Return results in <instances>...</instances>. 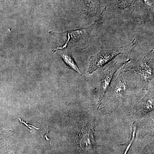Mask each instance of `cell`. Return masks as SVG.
Returning <instances> with one entry per match:
<instances>
[{
    "label": "cell",
    "instance_id": "1",
    "mask_svg": "<svg viewBox=\"0 0 154 154\" xmlns=\"http://www.w3.org/2000/svg\"><path fill=\"white\" fill-rule=\"evenodd\" d=\"M134 39L132 43L126 46L116 48L113 49L103 50L97 54L91 57L88 73L92 74L94 72L101 69L105 65L120 54L129 53L136 45Z\"/></svg>",
    "mask_w": 154,
    "mask_h": 154
},
{
    "label": "cell",
    "instance_id": "2",
    "mask_svg": "<svg viewBox=\"0 0 154 154\" xmlns=\"http://www.w3.org/2000/svg\"><path fill=\"white\" fill-rule=\"evenodd\" d=\"M104 11L101 15L96 19L95 22L88 27L85 28H80L71 31H67L68 38L65 44L63 47L60 48H64L67 46L68 44L71 40L74 42V45H76L77 47L85 48L88 46L90 40V36L92 31L95 28L99 27L100 24H102L103 19Z\"/></svg>",
    "mask_w": 154,
    "mask_h": 154
},
{
    "label": "cell",
    "instance_id": "3",
    "mask_svg": "<svg viewBox=\"0 0 154 154\" xmlns=\"http://www.w3.org/2000/svg\"><path fill=\"white\" fill-rule=\"evenodd\" d=\"M130 60L124 62H116L112 65L105 70L102 73L100 79V96L98 103V110L102 103L107 89L111 82L113 76L119 69L124 66L130 62Z\"/></svg>",
    "mask_w": 154,
    "mask_h": 154
},
{
    "label": "cell",
    "instance_id": "4",
    "mask_svg": "<svg viewBox=\"0 0 154 154\" xmlns=\"http://www.w3.org/2000/svg\"><path fill=\"white\" fill-rule=\"evenodd\" d=\"M136 72L145 82H150L154 78V69L150 60L146 57H141L137 62L135 68Z\"/></svg>",
    "mask_w": 154,
    "mask_h": 154
},
{
    "label": "cell",
    "instance_id": "5",
    "mask_svg": "<svg viewBox=\"0 0 154 154\" xmlns=\"http://www.w3.org/2000/svg\"><path fill=\"white\" fill-rule=\"evenodd\" d=\"M80 135V143L82 148L85 152H92L95 149L96 145L93 133L88 126L83 127Z\"/></svg>",
    "mask_w": 154,
    "mask_h": 154
},
{
    "label": "cell",
    "instance_id": "6",
    "mask_svg": "<svg viewBox=\"0 0 154 154\" xmlns=\"http://www.w3.org/2000/svg\"><path fill=\"white\" fill-rule=\"evenodd\" d=\"M60 55L62 59L63 60L64 62L66 63L67 65L70 68L76 72L81 76L85 78V76L82 74L79 69L78 68V66L76 63L71 53L68 50L61 51L60 53Z\"/></svg>",
    "mask_w": 154,
    "mask_h": 154
},
{
    "label": "cell",
    "instance_id": "7",
    "mask_svg": "<svg viewBox=\"0 0 154 154\" xmlns=\"http://www.w3.org/2000/svg\"><path fill=\"white\" fill-rule=\"evenodd\" d=\"M153 94H147L140 103V113L142 116L154 110Z\"/></svg>",
    "mask_w": 154,
    "mask_h": 154
},
{
    "label": "cell",
    "instance_id": "8",
    "mask_svg": "<svg viewBox=\"0 0 154 154\" xmlns=\"http://www.w3.org/2000/svg\"><path fill=\"white\" fill-rule=\"evenodd\" d=\"M127 84L124 77L120 76L116 80L113 87L114 93L116 96H122L125 93L127 90Z\"/></svg>",
    "mask_w": 154,
    "mask_h": 154
},
{
    "label": "cell",
    "instance_id": "9",
    "mask_svg": "<svg viewBox=\"0 0 154 154\" xmlns=\"http://www.w3.org/2000/svg\"><path fill=\"white\" fill-rule=\"evenodd\" d=\"M136 125H134L132 128V136H131V140L130 141L129 143L128 144V145L126 151L125 152V153H126L127 152L128 150L130 148L131 146V145L133 143L134 140L136 132Z\"/></svg>",
    "mask_w": 154,
    "mask_h": 154
}]
</instances>
